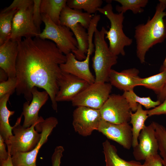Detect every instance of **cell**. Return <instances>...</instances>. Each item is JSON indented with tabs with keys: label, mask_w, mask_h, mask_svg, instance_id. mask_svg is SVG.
Listing matches in <instances>:
<instances>
[{
	"label": "cell",
	"mask_w": 166,
	"mask_h": 166,
	"mask_svg": "<svg viewBox=\"0 0 166 166\" xmlns=\"http://www.w3.org/2000/svg\"><path fill=\"white\" fill-rule=\"evenodd\" d=\"M41 0H33V19L34 22L40 33V26L42 22L40 10Z\"/></svg>",
	"instance_id": "cell-31"
},
{
	"label": "cell",
	"mask_w": 166,
	"mask_h": 166,
	"mask_svg": "<svg viewBox=\"0 0 166 166\" xmlns=\"http://www.w3.org/2000/svg\"><path fill=\"white\" fill-rule=\"evenodd\" d=\"M70 30L73 34L77 41V49L73 51L76 58L82 61L86 58L89 48V35L85 29L78 23L72 28Z\"/></svg>",
	"instance_id": "cell-20"
},
{
	"label": "cell",
	"mask_w": 166,
	"mask_h": 166,
	"mask_svg": "<svg viewBox=\"0 0 166 166\" xmlns=\"http://www.w3.org/2000/svg\"><path fill=\"white\" fill-rule=\"evenodd\" d=\"M128 102L132 111L136 110L138 104L143 106L147 109L154 108L159 105L161 102L159 100L152 101L150 97H141L137 96L133 90L124 92L122 94Z\"/></svg>",
	"instance_id": "cell-24"
},
{
	"label": "cell",
	"mask_w": 166,
	"mask_h": 166,
	"mask_svg": "<svg viewBox=\"0 0 166 166\" xmlns=\"http://www.w3.org/2000/svg\"><path fill=\"white\" fill-rule=\"evenodd\" d=\"M160 73L148 77H139L137 85L144 86L153 90L157 95L163 89L166 83V69Z\"/></svg>",
	"instance_id": "cell-23"
},
{
	"label": "cell",
	"mask_w": 166,
	"mask_h": 166,
	"mask_svg": "<svg viewBox=\"0 0 166 166\" xmlns=\"http://www.w3.org/2000/svg\"><path fill=\"white\" fill-rule=\"evenodd\" d=\"M22 116L18 118L12 127L13 136L5 142L14 166H33L36 165L40 149L47 141L58 121L51 117L25 128L20 124Z\"/></svg>",
	"instance_id": "cell-2"
},
{
	"label": "cell",
	"mask_w": 166,
	"mask_h": 166,
	"mask_svg": "<svg viewBox=\"0 0 166 166\" xmlns=\"http://www.w3.org/2000/svg\"><path fill=\"white\" fill-rule=\"evenodd\" d=\"M10 93H8L0 98V135L5 142L13 136L12 127L9 123L10 117L15 112L9 110L7 104Z\"/></svg>",
	"instance_id": "cell-19"
},
{
	"label": "cell",
	"mask_w": 166,
	"mask_h": 166,
	"mask_svg": "<svg viewBox=\"0 0 166 166\" xmlns=\"http://www.w3.org/2000/svg\"><path fill=\"white\" fill-rule=\"evenodd\" d=\"M101 0H68L66 5L71 8L81 10L92 14L96 12L102 3Z\"/></svg>",
	"instance_id": "cell-27"
},
{
	"label": "cell",
	"mask_w": 166,
	"mask_h": 166,
	"mask_svg": "<svg viewBox=\"0 0 166 166\" xmlns=\"http://www.w3.org/2000/svg\"><path fill=\"white\" fill-rule=\"evenodd\" d=\"M102 146L106 166H130L128 161L119 156L116 147L108 140L104 141Z\"/></svg>",
	"instance_id": "cell-25"
},
{
	"label": "cell",
	"mask_w": 166,
	"mask_h": 166,
	"mask_svg": "<svg viewBox=\"0 0 166 166\" xmlns=\"http://www.w3.org/2000/svg\"><path fill=\"white\" fill-rule=\"evenodd\" d=\"M166 69V56L163 62V64L161 66L160 71ZM166 98V83L162 90L157 95L158 100L161 103H162Z\"/></svg>",
	"instance_id": "cell-37"
},
{
	"label": "cell",
	"mask_w": 166,
	"mask_h": 166,
	"mask_svg": "<svg viewBox=\"0 0 166 166\" xmlns=\"http://www.w3.org/2000/svg\"><path fill=\"white\" fill-rule=\"evenodd\" d=\"M31 93L32 99L31 103L26 101L23 106L22 114L24 119L22 126L25 128L30 127L36 122L44 120L42 117L38 116V113L49 97L46 91H39L36 87L32 88Z\"/></svg>",
	"instance_id": "cell-15"
},
{
	"label": "cell",
	"mask_w": 166,
	"mask_h": 166,
	"mask_svg": "<svg viewBox=\"0 0 166 166\" xmlns=\"http://www.w3.org/2000/svg\"><path fill=\"white\" fill-rule=\"evenodd\" d=\"M29 0H14L10 6L4 8L1 13H4L13 9H17L27 3Z\"/></svg>",
	"instance_id": "cell-35"
},
{
	"label": "cell",
	"mask_w": 166,
	"mask_h": 166,
	"mask_svg": "<svg viewBox=\"0 0 166 166\" xmlns=\"http://www.w3.org/2000/svg\"><path fill=\"white\" fill-rule=\"evenodd\" d=\"M148 113L149 117L166 114V98L159 105L151 110H148Z\"/></svg>",
	"instance_id": "cell-34"
},
{
	"label": "cell",
	"mask_w": 166,
	"mask_h": 166,
	"mask_svg": "<svg viewBox=\"0 0 166 166\" xmlns=\"http://www.w3.org/2000/svg\"><path fill=\"white\" fill-rule=\"evenodd\" d=\"M142 166H164L162 157L158 154L150 156L144 160Z\"/></svg>",
	"instance_id": "cell-33"
},
{
	"label": "cell",
	"mask_w": 166,
	"mask_h": 166,
	"mask_svg": "<svg viewBox=\"0 0 166 166\" xmlns=\"http://www.w3.org/2000/svg\"><path fill=\"white\" fill-rule=\"evenodd\" d=\"M90 85L83 79L62 72L58 81L59 89L56 97V101H72Z\"/></svg>",
	"instance_id": "cell-13"
},
{
	"label": "cell",
	"mask_w": 166,
	"mask_h": 166,
	"mask_svg": "<svg viewBox=\"0 0 166 166\" xmlns=\"http://www.w3.org/2000/svg\"><path fill=\"white\" fill-rule=\"evenodd\" d=\"M33 0L17 9L13 19L12 33L10 39L17 42L26 38L39 37L40 33L33 19Z\"/></svg>",
	"instance_id": "cell-7"
},
{
	"label": "cell",
	"mask_w": 166,
	"mask_h": 166,
	"mask_svg": "<svg viewBox=\"0 0 166 166\" xmlns=\"http://www.w3.org/2000/svg\"><path fill=\"white\" fill-rule=\"evenodd\" d=\"M8 158L6 160L0 161V166H14L12 163L11 156L9 153Z\"/></svg>",
	"instance_id": "cell-38"
},
{
	"label": "cell",
	"mask_w": 166,
	"mask_h": 166,
	"mask_svg": "<svg viewBox=\"0 0 166 166\" xmlns=\"http://www.w3.org/2000/svg\"><path fill=\"white\" fill-rule=\"evenodd\" d=\"M102 119L99 109L77 107L73 112L72 124L75 132L87 136L97 131Z\"/></svg>",
	"instance_id": "cell-10"
},
{
	"label": "cell",
	"mask_w": 166,
	"mask_h": 166,
	"mask_svg": "<svg viewBox=\"0 0 166 166\" xmlns=\"http://www.w3.org/2000/svg\"><path fill=\"white\" fill-rule=\"evenodd\" d=\"M67 1V0H41V13L47 15L53 22L59 25L61 13L66 5Z\"/></svg>",
	"instance_id": "cell-22"
},
{
	"label": "cell",
	"mask_w": 166,
	"mask_h": 166,
	"mask_svg": "<svg viewBox=\"0 0 166 166\" xmlns=\"http://www.w3.org/2000/svg\"><path fill=\"white\" fill-rule=\"evenodd\" d=\"M121 6L117 5L116 10L118 13L124 14L127 10H131L134 14L140 13L144 11V7L148 2V0H115Z\"/></svg>",
	"instance_id": "cell-28"
},
{
	"label": "cell",
	"mask_w": 166,
	"mask_h": 166,
	"mask_svg": "<svg viewBox=\"0 0 166 166\" xmlns=\"http://www.w3.org/2000/svg\"><path fill=\"white\" fill-rule=\"evenodd\" d=\"M17 9H13L0 14V45L10 39L12 21Z\"/></svg>",
	"instance_id": "cell-26"
},
{
	"label": "cell",
	"mask_w": 166,
	"mask_h": 166,
	"mask_svg": "<svg viewBox=\"0 0 166 166\" xmlns=\"http://www.w3.org/2000/svg\"><path fill=\"white\" fill-rule=\"evenodd\" d=\"M166 0H160L153 17L145 24L135 27L134 38L136 44V55L140 63L145 62L147 52L154 45L162 42L166 38Z\"/></svg>",
	"instance_id": "cell-3"
},
{
	"label": "cell",
	"mask_w": 166,
	"mask_h": 166,
	"mask_svg": "<svg viewBox=\"0 0 166 166\" xmlns=\"http://www.w3.org/2000/svg\"><path fill=\"white\" fill-rule=\"evenodd\" d=\"M110 83L95 82L79 94L71 101L73 106L100 109L110 95Z\"/></svg>",
	"instance_id": "cell-8"
},
{
	"label": "cell",
	"mask_w": 166,
	"mask_h": 166,
	"mask_svg": "<svg viewBox=\"0 0 166 166\" xmlns=\"http://www.w3.org/2000/svg\"><path fill=\"white\" fill-rule=\"evenodd\" d=\"M130 166H142V164L139 162L134 160L128 161Z\"/></svg>",
	"instance_id": "cell-40"
},
{
	"label": "cell",
	"mask_w": 166,
	"mask_h": 166,
	"mask_svg": "<svg viewBox=\"0 0 166 166\" xmlns=\"http://www.w3.org/2000/svg\"><path fill=\"white\" fill-rule=\"evenodd\" d=\"M64 151V147L62 146L55 148L51 157L52 166H61V160Z\"/></svg>",
	"instance_id": "cell-32"
},
{
	"label": "cell",
	"mask_w": 166,
	"mask_h": 166,
	"mask_svg": "<svg viewBox=\"0 0 166 166\" xmlns=\"http://www.w3.org/2000/svg\"><path fill=\"white\" fill-rule=\"evenodd\" d=\"M17 41L9 39L0 45V67L8 78L16 77V64L18 53Z\"/></svg>",
	"instance_id": "cell-16"
},
{
	"label": "cell",
	"mask_w": 166,
	"mask_h": 166,
	"mask_svg": "<svg viewBox=\"0 0 166 166\" xmlns=\"http://www.w3.org/2000/svg\"><path fill=\"white\" fill-rule=\"evenodd\" d=\"M97 11L106 17L110 22V27L109 30H107L105 36V38L109 41L110 51L116 56L119 54L124 56V47L131 45L133 41L124 32V14L114 13L111 3L107 4L103 8H98Z\"/></svg>",
	"instance_id": "cell-5"
},
{
	"label": "cell",
	"mask_w": 166,
	"mask_h": 166,
	"mask_svg": "<svg viewBox=\"0 0 166 166\" xmlns=\"http://www.w3.org/2000/svg\"><path fill=\"white\" fill-rule=\"evenodd\" d=\"M93 16L81 10L73 9L66 5L62 9L60 16V25L70 29L78 23L88 29Z\"/></svg>",
	"instance_id": "cell-18"
},
{
	"label": "cell",
	"mask_w": 166,
	"mask_h": 166,
	"mask_svg": "<svg viewBox=\"0 0 166 166\" xmlns=\"http://www.w3.org/2000/svg\"><path fill=\"white\" fill-rule=\"evenodd\" d=\"M139 72L135 68H132L118 72L111 69L109 76V81L112 85L124 92L133 90L137 85Z\"/></svg>",
	"instance_id": "cell-17"
},
{
	"label": "cell",
	"mask_w": 166,
	"mask_h": 166,
	"mask_svg": "<svg viewBox=\"0 0 166 166\" xmlns=\"http://www.w3.org/2000/svg\"><path fill=\"white\" fill-rule=\"evenodd\" d=\"M94 44L93 42L89 43L86 58L82 61L77 60L72 52L66 55V62L60 65L61 71L83 79L90 84L94 83L95 77L91 72L89 67L90 57L94 51Z\"/></svg>",
	"instance_id": "cell-11"
},
{
	"label": "cell",
	"mask_w": 166,
	"mask_h": 166,
	"mask_svg": "<svg viewBox=\"0 0 166 166\" xmlns=\"http://www.w3.org/2000/svg\"><path fill=\"white\" fill-rule=\"evenodd\" d=\"M148 110H144L142 105L138 104L137 108L134 113H132L129 121L132 124V145L133 148L136 146L138 143V137L140 133L145 125V122L149 117Z\"/></svg>",
	"instance_id": "cell-21"
},
{
	"label": "cell",
	"mask_w": 166,
	"mask_h": 166,
	"mask_svg": "<svg viewBox=\"0 0 166 166\" xmlns=\"http://www.w3.org/2000/svg\"><path fill=\"white\" fill-rule=\"evenodd\" d=\"M18 53L16 64L18 95H23L26 101L32 99L34 87L43 89L49 94L53 109L57 112L56 97L58 81L62 73L60 65L66 61L56 44L39 37L18 41Z\"/></svg>",
	"instance_id": "cell-1"
},
{
	"label": "cell",
	"mask_w": 166,
	"mask_h": 166,
	"mask_svg": "<svg viewBox=\"0 0 166 166\" xmlns=\"http://www.w3.org/2000/svg\"><path fill=\"white\" fill-rule=\"evenodd\" d=\"M152 122L155 129L160 156L162 159L164 166H166V128L157 122Z\"/></svg>",
	"instance_id": "cell-29"
},
{
	"label": "cell",
	"mask_w": 166,
	"mask_h": 166,
	"mask_svg": "<svg viewBox=\"0 0 166 166\" xmlns=\"http://www.w3.org/2000/svg\"><path fill=\"white\" fill-rule=\"evenodd\" d=\"M97 131L125 149L132 147V129L128 123L115 124L102 119Z\"/></svg>",
	"instance_id": "cell-14"
},
{
	"label": "cell",
	"mask_w": 166,
	"mask_h": 166,
	"mask_svg": "<svg viewBox=\"0 0 166 166\" xmlns=\"http://www.w3.org/2000/svg\"><path fill=\"white\" fill-rule=\"evenodd\" d=\"M36 166V165H34V166Z\"/></svg>",
	"instance_id": "cell-41"
},
{
	"label": "cell",
	"mask_w": 166,
	"mask_h": 166,
	"mask_svg": "<svg viewBox=\"0 0 166 166\" xmlns=\"http://www.w3.org/2000/svg\"><path fill=\"white\" fill-rule=\"evenodd\" d=\"M16 77L8 78L5 81L0 83V98L8 93L11 95L15 91L17 85Z\"/></svg>",
	"instance_id": "cell-30"
},
{
	"label": "cell",
	"mask_w": 166,
	"mask_h": 166,
	"mask_svg": "<svg viewBox=\"0 0 166 166\" xmlns=\"http://www.w3.org/2000/svg\"><path fill=\"white\" fill-rule=\"evenodd\" d=\"M138 140L137 145L133 148V155L136 160H144L150 156L158 154V144L152 122L144 127Z\"/></svg>",
	"instance_id": "cell-12"
},
{
	"label": "cell",
	"mask_w": 166,
	"mask_h": 166,
	"mask_svg": "<svg viewBox=\"0 0 166 166\" xmlns=\"http://www.w3.org/2000/svg\"><path fill=\"white\" fill-rule=\"evenodd\" d=\"M8 78V76L6 72L0 68V82L6 81Z\"/></svg>",
	"instance_id": "cell-39"
},
{
	"label": "cell",
	"mask_w": 166,
	"mask_h": 166,
	"mask_svg": "<svg viewBox=\"0 0 166 166\" xmlns=\"http://www.w3.org/2000/svg\"><path fill=\"white\" fill-rule=\"evenodd\" d=\"M107 30L102 26L94 33V54L92 58V67L95 73V82L106 83L112 67L117 62L118 57L110 51L105 40Z\"/></svg>",
	"instance_id": "cell-4"
},
{
	"label": "cell",
	"mask_w": 166,
	"mask_h": 166,
	"mask_svg": "<svg viewBox=\"0 0 166 166\" xmlns=\"http://www.w3.org/2000/svg\"><path fill=\"white\" fill-rule=\"evenodd\" d=\"M99 110L102 119L115 124L128 123L132 113L127 100L120 94L110 95Z\"/></svg>",
	"instance_id": "cell-9"
},
{
	"label": "cell",
	"mask_w": 166,
	"mask_h": 166,
	"mask_svg": "<svg viewBox=\"0 0 166 166\" xmlns=\"http://www.w3.org/2000/svg\"><path fill=\"white\" fill-rule=\"evenodd\" d=\"M41 15L45 27L39 34L40 38L51 40L65 55L77 49V41L69 28L55 24L46 14Z\"/></svg>",
	"instance_id": "cell-6"
},
{
	"label": "cell",
	"mask_w": 166,
	"mask_h": 166,
	"mask_svg": "<svg viewBox=\"0 0 166 166\" xmlns=\"http://www.w3.org/2000/svg\"><path fill=\"white\" fill-rule=\"evenodd\" d=\"M5 143L4 139L0 135V161L6 160L8 157L9 153L6 151Z\"/></svg>",
	"instance_id": "cell-36"
}]
</instances>
